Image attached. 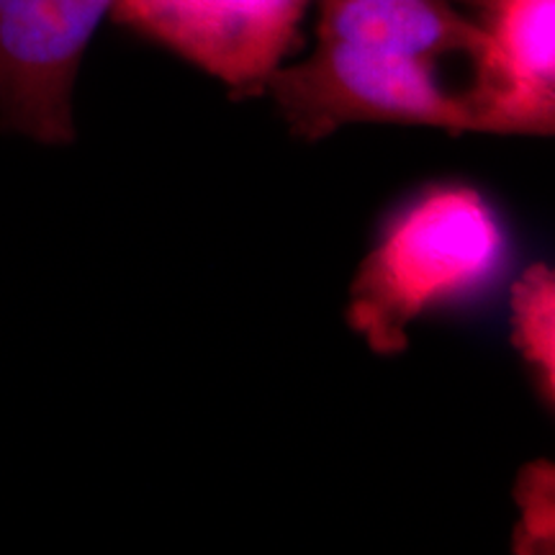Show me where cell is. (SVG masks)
Returning <instances> with one entry per match:
<instances>
[{
  "label": "cell",
  "instance_id": "1",
  "mask_svg": "<svg viewBox=\"0 0 555 555\" xmlns=\"http://www.w3.org/2000/svg\"><path fill=\"white\" fill-rule=\"evenodd\" d=\"M266 93L311 142L350 124L512 134L489 34L453 0H322L317 47Z\"/></svg>",
  "mask_w": 555,
  "mask_h": 555
},
{
  "label": "cell",
  "instance_id": "2",
  "mask_svg": "<svg viewBox=\"0 0 555 555\" xmlns=\"http://www.w3.org/2000/svg\"><path fill=\"white\" fill-rule=\"evenodd\" d=\"M512 234L491 198L461 180L425 185L380 227L350 288L347 322L378 356H399L429 311L478 301L512 266Z\"/></svg>",
  "mask_w": 555,
  "mask_h": 555
},
{
  "label": "cell",
  "instance_id": "3",
  "mask_svg": "<svg viewBox=\"0 0 555 555\" xmlns=\"http://www.w3.org/2000/svg\"><path fill=\"white\" fill-rule=\"evenodd\" d=\"M307 9L309 0H114L111 16L247 99L286 65Z\"/></svg>",
  "mask_w": 555,
  "mask_h": 555
},
{
  "label": "cell",
  "instance_id": "4",
  "mask_svg": "<svg viewBox=\"0 0 555 555\" xmlns=\"http://www.w3.org/2000/svg\"><path fill=\"white\" fill-rule=\"evenodd\" d=\"M114 0H0V129L75 139V82Z\"/></svg>",
  "mask_w": 555,
  "mask_h": 555
},
{
  "label": "cell",
  "instance_id": "5",
  "mask_svg": "<svg viewBox=\"0 0 555 555\" xmlns=\"http://www.w3.org/2000/svg\"><path fill=\"white\" fill-rule=\"evenodd\" d=\"M506 82L512 134L555 129V0H489L481 11Z\"/></svg>",
  "mask_w": 555,
  "mask_h": 555
},
{
  "label": "cell",
  "instance_id": "6",
  "mask_svg": "<svg viewBox=\"0 0 555 555\" xmlns=\"http://www.w3.org/2000/svg\"><path fill=\"white\" fill-rule=\"evenodd\" d=\"M512 339L535 378L540 399L555 401V278L538 262L512 286Z\"/></svg>",
  "mask_w": 555,
  "mask_h": 555
},
{
  "label": "cell",
  "instance_id": "7",
  "mask_svg": "<svg viewBox=\"0 0 555 555\" xmlns=\"http://www.w3.org/2000/svg\"><path fill=\"white\" fill-rule=\"evenodd\" d=\"M515 499L519 522L515 532L517 553H553L555 543V468L551 461L530 463L519 470Z\"/></svg>",
  "mask_w": 555,
  "mask_h": 555
},
{
  "label": "cell",
  "instance_id": "8",
  "mask_svg": "<svg viewBox=\"0 0 555 555\" xmlns=\"http://www.w3.org/2000/svg\"><path fill=\"white\" fill-rule=\"evenodd\" d=\"M453 3H457V5H466V9H470V11H481L486 3H489V0H453Z\"/></svg>",
  "mask_w": 555,
  "mask_h": 555
}]
</instances>
